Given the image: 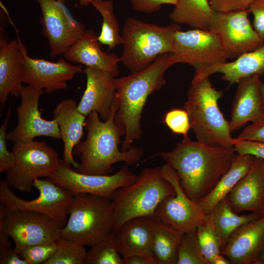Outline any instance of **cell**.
<instances>
[{
    "instance_id": "cell-17",
    "label": "cell",
    "mask_w": 264,
    "mask_h": 264,
    "mask_svg": "<svg viewBox=\"0 0 264 264\" xmlns=\"http://www.w3.org/2000/svg\"><path fill=\"white\" fill-rule=\"evenodd\" d=\"M17 41L24 61L22 83L27 85L51 94L66 89L67 81L83 72L81 65H72L63 58L56 62L31 58L19 37Z\"/></svg>"
},
{
    "instance_id": "cell-13",
    "label": "cell",
    "mask_w": 264,
    "mask_h": 264,
    "mask_svg": "<svg viewBox=\"0 0 264 264\" xmlns=\"http://www.w3.org/2000/svg\"><path fill=\"white\" fill-rule=\"evenodd\" d=\"M172 52L179 63L193 66L195 74L227 59L218 36L209 30L199 28L177 31Z\"/></svg>"
},
{
    "instance_id": "cell-39",
    "label": "cell",
    "mask_w": 264,
    "mask_h": 264,
    "mask_svg": "<svg viewBox=\"0 0 264 264\" xmlns=\"http://www.w3.org/2000/svg\"><path fill=\"white\" fill-rule=\"evenodd\" d=\"M257 0H208L212 10L220 13L248 10Z\"/></svg>"
},
{
    "instance_id": "cell-41",
    "label": "cell",
    "mask_w": 264,
    "mask_h": 264,
    "mask_svg": "<svg viewBox=\"0 0 264 264\" xmlns=\"http://www.w3.org/2000/svg\"><path fill=\"white\" fill-rule=\"evenodd\" d=\"M233 148L238 154H249L264 160V142L234 138Z\"/></svg>"
},
{
    "instance_id": "cell-35",
    "label": "cell",
    "mask_w": 264,
    "mask_h": 264,
    "mask_svg": "<svg viewBox=\"0 0 264 264\" xmlns=\"http://www.w3.org/2000/svg\"><path fill=\"white\" fill-rule=\"evenodd\" d=\"M177 264H210L202 252L196 231L183 233Z\"/></svg>"
},
{
    "instance_id": "cell-46",
    "label": "cell",
    "mask_w": 264,
    "mask_h": 264,
    "mask_svg": "<svg viewBox=\"0 0 264 264\" xmlns=\"http://www.w3.org/2000/svg\"><path fill=\"white\" fill-rule=\"evenodd\" d=\"M212 264H231V263L225 256L220 254L215 257Z\"/></svg>"
},
{
    "instance_id": "cell-50",
    "label": "cell",
    "mask_w": 264,
    "mask_h": 264,
    "mask_svg": "<svg viewBox=\"0 0 264 264\" xmlns=\"http://www.w3.org/2000/svg\"><path fill=\"white\" fill-rule=\"evenodd\" d=\"M263 209H264V203Z\"/></svg>"
},
{
    "instance_id": "cell-30",
    "label": "cell",
    "mask_w": 264,
    "mask_h": 264,
    "mask_svg": "<svg viewBox=\"0 0 264 264\" xmlns=\"http://www.w3.org/2000/svg\"><path fill=\"white\" fill-rule=\"evenodd\" d=\"M210 214L222 247L230 235L239 227L263 216L252 212L248 215H238L232 209L227 197L220 201Z\"/></svg>"
},
{
    "instance_id": "cell-36",
    "label": "cell",
    "mask_w": 264,
    "mask_h": 264,
    "mask_svg": "<svg viewBox=\"0 0 264 264\" xmlns=\"http://www.w3.org/2000/svg\"><path fill=\"white\" fill-rule=\"evenodd\" d=\"M57 248L56 241L32 245L18 253L27 264H44Z\"/></svg>"
},
{
    "instance_id": "cell-37",
    "label": "cell",
    "mask_w": 264,
    "mask_h": 264,
    "mask_svg": "<svg viewBox=\"0 0 264 264\" xmlns=\"http://www.w3.org/2000/svg\"><path fill=\"white\" fill-rule=\"evenodd\" d=\"M163 122L175 134L188 136L191 129L189 115L185 109H173L166 113Z\"/></svg>"
},
{
    "instance_id": "cell-5",
    "label": "cell",
    "mask_w": 264,
    "mask_h": 264,
    "mask_svg": "<svg viewBox=\"0 0 264 264\" xmlns=\"http://www.w3.org/2000/svg\"><path fill=\"white\" fill-rule=\"evenodd\" d=\"M180 29L179 24L174 22L162 26L128 18L121 34L120 62L132 73L145 69L160 55L173 52L175 34Z\"/></svg>"
},
{
    "instance_id": "cell-4",
    "label": "cell",
    "mask_w": 264,
    "mask_h": 264,
    "mask_svg": "<svg viewBox=\"0 0 264 264\" xmlns=\"http://www.w3.org/2000/svg\"><path fill=\"white\" fill-rule=\"evenodd\" d=\"M222 95V91L213 87L209 76L191 81L183 107L198 142L211 147L232 148L234 138L229 121L218 106Z\"/></svg>"
},
{
    "instance_id": "cell-16",
    "label": "cell",
    "mask_w": 264,
    "mask_h": 264,
    "mask_svg": "<svg viewBox=\"0 0 264 264\" xmlns=\"http://www.w3.org/2000/svg\"><path fill=\"white\" fill-rule=\"evenodd\" d=\"M42 12L43 34L47 38L50 56L64 55L83 35L85 25L75 20L56 0H34Z\"/></svg>"
},
{
    "instance_id": "cell-32",
    "label": "cell",
    "mask_w": 264,
    "mask_h": 264,
    "mask_svg": "<svg viewBox=\"0 0 264 264\" xmlns=\"http://www.w3.org/2000/svg\"><path fill=\"white\" fill-rule=\"evenodd\" d=\"M90 247L85 264H124L116 246L114 232Z\"/></svg>"
},
{
    "instance_id": "cell-21",
    "label": "cell",
    "mask_w": 264,
    "mask_h": 264,
    "mask_svg": "<svg viewBox=\"0 0 264 264\" xmlns=\"http://www.w3.org/2000/svg\"><path fill=\"white\" fill-rule=\"evenodd\" d=\"M24 57L17 40L8 41L3 24L0 28V103L1 110L10 94L19 97L23 87Z\"/></svg>"
},
{
    "instance_id": "cell-7",
    "label": "cell",
    "mask_w": 264,
    "mask_h": 264,
    "mask_svg": "<svg viewBox=\"0 0 264 264\" xmlns=\"http://www.w3.org/2000/svg\"><path fill=\"white\" fill-rule=\"evenodd\" d=\"M67 214V222L61 230L63 238L91 246L114 232L111 198L88 193L74 195Z\"/></svg>"
},
{
    "instance_id": "cell-43",
    "label": "cell",
    "mask_w": 264,
    "mask_h": 264,
    "mask_svg": "<svg viewBox=\"0 0 264 264\" xmlns=\"http://www.w3.org/2000/svg\"><path fill=\"white\" fill-rule=\"evenodd\" d=\"M253 16V26L260 37L264 41V0H257L249 8Z\"/></svg>"
},
{
    "instance_id": "cell-28",
    "label": "cell",
    "mask_w": 264,
    "mask_h": 264,
    "mask_svg": "<svg viewBox=\"0 0 264 264\" xmlns=\"http://www.w3.org/2000/svg\"><path fill=\"white\" fill-rule=\"evenodd\" d=\"M183 233L154 217L152 251L154 264H177Z\"/></svg>"
},
{
    "instance_id": "cell-47",
    "label": "cell",
    "mask_w": 264,
    "mask_h": 264,
    "mask_svg": "<svg viewBox=\"0 0 264 264\" xmlns=\"http://www.w3.org/2000/svg\"><path fill=\"white\" fill-rule=\"evenodd\" d=\"M59 3L63 4L65 0H56ZM81 6H87L90 4L91 0H78Z\"/></svg>"
},
{
    "instance_id": "cell-19",
    "label": "cell",
    "mask_w": 264,
    "mask_h": 264,
    "mask_svg": "<svg viewBox=\"0 0 264 264\" xmlns=\"http://www.w3.org/2000/svg\"><path fill=\"white\" fill-rule=\"evenodd\" d=\"M264 251V215L242 225L229 237L220 254L231 264H256Z\"/></svg>"
},
{
    "instance_id": "cell-15",
    "label": "cell",
    "mask_w": 264,
    "mask_h": 264,
    "mask_svg": "<svg viewBox=\"0 0 264 264\" xmlns=\"http://www.w3.org/2000/svg\"><path fill=\"white\" fill-rule=\"evenodd\" d=\"M44 90L29 85L23 86L20 94L21 104L17 108L18 123L7 132L8 141H30L38 136L61 139L59 125L56 120L42 118L39 109V99Z\"/></svg>"
},
{
    "instance_id": "cell-1",
    "label": "cell",
    "mask_w": 264,
    "mask_h": 264,
    "mask_svg": "<svg viewBox=\"0 0 264 264\" xmlns=\"http://www.w3.org/2000/svg\"><path fill=\"white\" fill-rule=\"evenodd\" d=\"M235 153L234 148L207 146L192 141L188 135L159 155L175 171L186 195L198 202L229 169Z\"/></svg>"
},
{
    "instance_id": "cell-11",
    "label": "cell",
    "mask_w": 264,
    "mask_h": 264,
    "mask_svg": "<svg viewBox=\"0 0 264 264\" xmlns=\"http://www.w3.org/2000/svg\"><path fill=\"white\" fill-rule=\"evenodd\" d=\"M160 172L162 176L172 185L175 194L161 201L154 217L183 233L195 232L207 215L198 202L186 195L180 185L177 174L170 165L166 163L160 167Z\"/></svg>"
},
{
    "instance_id": "cell-40",
    "label": "cell",
    "mask_w": 264,
    "mask_h": 264,
    "mask_svg": "<svg viewBox=\"0 0 264 264\" xmlns=\"http://www.w3.org/2000/svg\"><path fill=\"white\" fill-rule=\"evenodd\" d=\"M9 236L0 231V264H27L13 247Z\"/></svg>"
},
{
    "instance_id": "cell-48",
    "label": "cell",
    "mask_w": 264,
    "mask_h": 264,
    "mask_svg": "<svg viewBox=\"0 0 264 264\" xmlns=\"http://www.w3.org/2000/svg\"><path fill=\"white\" fill-rule=\"evenodd\" d=\"M260 91L263 104L264 107V83L260 80L259 84Z\"/></svg>"
},
{
    "instance_id": "cell-22",
    "label": "cell",
    "mask_w": 264,
    "mask_h": 264,
    "mask_svg": "<svg viewBox=\"0 0 264 264\" xmlns=\"http://www.w3.org/2000/svg\"><path fill=\"white\" fill-rule=\"evenodd\" d=\"M260 80L259 77L254 76L242 79L237 83L229 121L231 132L248 122H264V107L259 88Z\"/></svg>"
},
{
    "instance_id": "cell-9",
    "label": "cell",
    "mask_w": 264,
    "mask_h": 264,
    "mask_svg": "<svg viewBox=\"0 0 264 264\" xmlns=\"http://www.w3.org/2000/svg\"><path fill=\"white\" fill-rule=\"evenodd\" d=\"M61 230V227L46 214L9 209L0 203V231L13 240L17 252L32 245L56 241Z\"/></svg>"
},
{
    "instance_id": "cell-14",
    "label": "cell",
    "mask_w": 264,
    "mask_h": 264,
    "mask_svg": "<svg viewBox=\"0 0 264 264\" xmlns=\"http://www.w3.org/2000/svg\"><path fill=\"white\" fill-rule=\"evenodd\" d=\"M125 164L116 173L109 175H87L66 165L61 159L57 171L48 178L74 195L88 193L112 198L118 188L136 181L138 176Z\"/></svg>"
},
{
    "instance_id": "cell-33",
    "label": "cell",
    "mask_w": 264,
    "mask_h": 264,
    "mask_svg": "<svg viewBox=\"0 0 264 264\" xmlns=\"http://www.w3.org/2000/svg\"><path fill=\"white\" fill-rule=\"evenodd\" d=\"M56 242L55 252L44 264H85L87 253L85 245L61 237Z\"/></svg>"
},
{
    "instance_id": "cell-38",
    "label": "cell",
    "mask_w": 264,
    "mask_h": 264,
    "mask_svg": "<svg viewBox=\"0 0 264 264\" xmlns=\"http://www.w3.org/2000/svg\"><path fill=\"white\" fill-rule=\"evenodd\" d=\"M11 106L8 109L5 119L0 127V173L6 172L14 165L15 158L12 152L7 149V129L11 113Z\"/></svg>"
},
{
    "instance_id": "cell-12",
    "label": "cell",
    "mask_w": 264,
    "mask_h": 264,
    "mask_svg": "<svg viewBox=\"0 0 264 264\" xmlns=\"http://www.w3.org/2000/svg\"><path fill=\"white\" fill-rule=\"evenodd\" d=\"M249 10L214 12L208 30L216 34L228 59L237 58L264 44L248 18Z\"/></svg>"
},
{
    "instance_id": "cell-8",
    "label": "cell",
    "mask_w": 264,
    "mask_h": 264,
    "mask_svg": "<svg viewBox=\"0 0 264 264\" xmlns=\"http://www.w3.org/2000/svg\"><path fill=\"white\" fill-rule=\"evenodd\" d=\"M15 161L5 172V180L12 189L30 193L37 178H48L58 169L61 159L56 150L44 141L15 142Z\"/></svg>"
},
{
    "instance_id": "cell-45",
    "label": "cell",
    "mask_w": 264,
    "mask_h": 264,
    "mask_svg": "<svg viewBox=\"0 0 264 264\" xmlns=\"http://www.w3.org/2000/svg\"><path fill=\"white\" fill-rule=\"evenodd\" d=\"M123 259L124 264H151L147 258L139 255L123 257Z\"/></svg>"
},
{
    "instance_id": "cell-26",
    "label": "cell",
    "mask_w": 264,
    "mask_h": 264,
    "mask_svg": "<svg viewBox=\"0 0 264 264\" xmlns=\"http://www.w3.org/2000/svg\"><path fill=\"white\" fill-rule=\"evenodd\" d=\"M217 73H221V79L228 82L229 85L245 78L264 76V44L240 55L232 62L226 61L194 74L192 81L199 80Z\"/></svg>"
},
{
    "instance_id": "cell-25",
    "label": "cell",
    "mask_w": 264,
    "mask_h": 264,
    "mask_svg": "<svg viewBox=\"0 0 264 264\" xmlns=\"http://www.w3.org/2000/svg\"><path fill=\"white\" fill-rule=\"evenodd\" d=\"M53 119L57 122L61 139L64 143L62 161L68 167L76 169L78 162L73 155L75 146L81 140L83 135L86 116L78 109V104L71 99H65L59 103L53 112Z\"/></svg>"
},
{
    "instance_id": "cell-49",
    "label": "cell",
    "mask_w": 264,
    "mask_h": 264,
    "mask_svg": "<svg viewBox=\"0 0 264 264\" xmlns=\"http://www.w3.org/2000/svg\"><path fill=\"white\" fill-rule=\"evenodd\" d=\"M256 264H264V251L259 258Z\"/></svg>"
},
{
    "instance_id": "cell-27",
    "label": "cell",
    "mask_w": 264,
    "mask_h": 264,
    "mask_svg": "<svg viewBox=\"0 0 264 264\" xmlns=\"http://www.w3.org/2000/svg\"><path fill=\"white\" fill-rule=\"evenodd\" d=\"M254 156L237 153L227 172L217 185L198 203L206 215L211 214L217 205L228 196L237 182L250 168Z\"/></svg>"
},
{
    "instance_id": "cell-24",
    "label": "cell",
    "mask_w": 264,
    "mask_h": 264,
    "mask_svg": "<svg viewBox=\"0 0 264 264\" xmlns=\"http://www.w3.org/2000/svg\"><path fill=\"white\" fill-rule=\"evenodd\" d=\"M102 45L92 30H86L63 55L69 62L108 72L116 77L120 73V57L115 53L103 52Z\"/></svg>"
},
{
    "instance_id": "cell-2",
    "label": "cell",
    "mask_w": 264,
    "mask_h": 264,
    "mask_svg": "<svg viewBox=\"0 0 264 264\" xmlns=\"http://www.w3.org/2000/svg\"><path fill=\"white\" fill-rule=\"evenodd\" d=\"M118 108L116 98L111 113L107 120H102L96 111L87 116L85 124L86 138L73 150V156L80 159L75 169L77 172L87 175H109L113 171L115 163L123 162L128 165H133L142 157V148L132 146L126 151L119 148L120 138L124 133L114 120Z\"/></svg>"
},
{
    "instance_id": "cell-29",
    "label": "cell",
    "mask_w": 264,
    "mask_h": 264,
    "mask_svg": "<svg viewBox=\"0 0 264 264\" xmlns=\"http://www.w3.org/2000/svg\"><path fill=\"white\" fill-rule=\"evenodd\" d=\"M170 19L178 24H186L193 28L208 30L214 11L208 0H178Z\"/></svg>"
},
{
    "instance_id": "cell-44",
    "label": "cell",
    "mask_w": 264,
    "mask_h": 264,
    "mask_svg": "<svg viewBox=\"0 0 264 264\" xmlns=\"http://www.w3.org/2000/svg\"><path fill=\"white\" fill-rule=\"evenodd\" d=\"M235 139L238 140H252L264 142V122L252 123L248 125Z\"/></svg>"
},
{
    "instance_id": "cell-34",
    "label": "cell",
    "mask_w": 264,
    "mask_h": 264,
    "mask_svg": "<svg viewBox=\"0 0 264 264\" xmlns=\"http://www.w3.org/2000/svg\"><path fill=\"white\" fill-rule=\"evenodd\" d=\"M196 233L202 252L210 264L217 255L220 254L222 244L212 223L210 214L198 226Z\"/></svg>"
},
{
    "instance_id": "cell-10",
    "label": "cell",
    "mask_w": 264,
    "mask_h": 264,
    "mask_svg": "<svg viewBox=\"0 0 264 264\" xmlns=\"http://www.w3.org/2000/svg\"><path fill=\"white\" fill-rule=\"evenodd\" d=\"M33 187L39 191L38 197L32 200H25L18 197L6 181L1 179L0 203L9 209L28 210L46 214L62 228L68 215V206L74 194L48 178L36 179Z\"/></svg>"
},
{
    "instance_id": "cell-31",
    "label": "cell",
    "mask_w": 264,
    "mask_h": 264,
    "mask_svg": "<svg viewBox=\"0 0 264 264\" xmlns=\"http://www.w3.org/2000/svg\"><path fill=\"white\" fill-rule=\"evenodd\" d=\"M91 4L101 14L103 22L101 31L98 36L99 42L108 47L109 51L122 44L118 22L113 13L111 0H91Z\"/></svg>"
},
{
    "instance_id": "cell-6",
    "label": "cell",
    "mask_w": 264,
    "mask_h": 264,
    "mask_svg": "<svg viewBox=\"0 0 264 264\" xmlns=\"http://www.w3.org/2000/svg\"><path fill=\"white\" fill-rule=\"evenodd\" d=\"M175 194L172 185L163 178L160 167H146L133 183L118 188L112 197L113 228L138 217H154L159 204Z\"/></svg>"
},
{
    "instance_id": "cell-20",
    "label": "cell",
    "mask_w": 264,
    "mask_h": 264,
    "mask_svg": "<svg viewBox=\"0 0 264 264\" xmlns=\"http://www.w3.org/2000/svg\"><path fill=\"white\" fill-rule=\"evenodd\" d=\"M233 210L264 215V160L254 157L247 173L226 197Z\"/></svg>"
},
{
    "instance_id": "cell-23",
    "label": "cell",
    "mask_w": 264,
    "mask_h": 264,
    "mask_svg": "<svg viewBox=\"0 0 264 264\" xmlns=\"http://www.w3.org/2000/svg\"><path fill=\"white\" fill-rule=\"evenodd\" d=\"M154 217L131 219L114 231L118 252L123 257L143 256L154 264L152 251Z\"/></svg>"
},
{
    "instance_id": "cell-3",
    "label": "cell",
    "mask_w": 264,
    "mask_h": 264,
    "mask_svg": "<svg viewBox=\"0 0 264 264\" xmlns=\"http://www.w3.org/2000/svg\"><path fill=\"white\" fill-rule=\"evenodd\" d=\"M179 63L173 52L159 56L145 69L115 78L116 97L118 108L114 120L124 133L122 151H127L142 136L141 119L148 97L166 84L165 74L172 66Z\"/></svg>"
},
{
    "instance_id": "cell-42",
    "label": "cell",
    "mask_w": 264,
    "mask_h": 264,
    "mask_svg": "<svg viewBox=\"0 0 264 264\" xmlns=\"http://www.w3.org/2000/svg\"><path fill=\"white\" fill-rule=\"evenodd\" d=\"M133 10L150 14L160 9L163 4H169L176 6L178 0H128Z\"/></svg>"
},
{
    "instance_id": "cell-18",
    "label": "cell",
    "mask_w": 264,
    "mask_h": 264,
    "mask_svg": "<svg viewBox=\"0 0 264 264\" xmlns=\"http://www.w3.org/2000/svg\"><path fill=\"white\" fill-rule=\"evenodd\" d=\"M86 88L78 104L79 111L87 116L96 111L100 118L107 120L110 115L116 98L115 78L101 70L86 67Z\"/></svg>"
}]
</instances>
